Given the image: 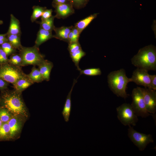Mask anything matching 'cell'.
Wrapping results in <instances>:
<instances>
[{"instance_id":"obj_1","label":"cell","mask_w":156,"mask_h":156,"mask_svg":"<svg viewBox=\"0 0 156 156\" xmlns=\"http://www.w3.org/2000/svg\"><path fill=\"white\" fill-rule=\"evenodd\" d=\"M0 107L7 108L14 114H18L28 119L30 114L23 98L22 93L15 89L8 88L1 91Z\"/></svg>"},{"instance_id":"obj_2","label":"cell","mask_w":156,"mask_h":156,"mask_svg":"<svg viewBox=\"0 0 156 156\" xmlns=\"http://www.w3.org/2000/svg\"><path fill=\"white\" fill-rule=\"evenodd\" d=\"M132 64L138 68L148 71L156 70V48L150 45L140 49L131 59Z\"/></svg>"},{"instance_id":"obj_3","label":"cell","mask_w":156,"mask_h":156,"mask_svg":"<svg viewBox=\"0 0 156 156\" xmlns=\"http://www.w3.org/2000/svg\"><path fill=\"white\" fill-rule=\"evenodd\" d=\"M107 82L110 90L117 96L125 99L128 97L126 90L128 83L131 81L130 78L127 76L124 69L110 73L107 76Z\"/></svg>"},{"instance_id":"obj_4","label":"cell","mask_w":156,"mask_h":156,"mask_svg":"<svg viewBox=\"0 0 156 156\" xmlns=\"http://www.w3.org/2000/svg\"><path fill=\"white\" fill-rule=\"evenodd\" d=\"M22 60L23 66L33 65L38 66L44 60V56L40 52L39 47L22 46L18 50Z\"/></svg>"},{"instance_id":"obj_5","label":"cell","mask_w":156,"mask_h":156,"mask_svg":"<svg viewBox=\"0 0 156 156\" xmlns=\"http://www.w3.org/2000/svg\"><path fill=\"white\" fill-rule=\"evenodd\" d=\"M27 76L21 67L9 62L0 64V78L13 85L18 79Z\"/></svg>"},{"instance_id":"obj_6","label":"cell","mask_w":156,"mask_h":156,"mask_svg":"<svg viewBox=\"0 0 156 156\" xmlns=\"http://www.w3.org/2000/svg\"><path fill=\"white\" fill-rule=\"evenodd\" d=\"M116 111L118 118L123 125H136L138 119L131 104L123 103L116 108Z\"/></svg>"},{"instance_id":"obj_7","label":"cell","mask_w":156,"mask_h":156,"mask_svg":"<svg viewBox=\"0 0 156 156\" xmlns=\"http://www.w3.org/2000/svg\"><path fill=\"white\" fill-rule=\"evenodd\" d=\"M132 101L131 105L135 114L138 116L146 118L151 115L148 112L142 93L137 87L134 88L132 92Z\"/></svg>"},{"instance_id":"obj_8","label":"cell","mask_w":156,"mask_h":156,"mask_svg":"<svg viewBox=\"0 0 156 156\" xmlns=\"http://www.w3.org/2000/svg\"><path fill=\"white\" fill-rule=\"evenodd\" d=\"M129 127L128 136L140 151H144L149 144L154 142L151 135L140 133L135 130L131 125Z\"/></svg>"},{"instance_id":"obj_9","label":"cell","mask_w":156,"mask_h":156,"mask_svg":"<svg viewBox=\"0 0 156 156\" xmlns=\"http://www.w3.org/2000/svg\"><path fill=\"white\" fill-rule=\"evenodd\" d=\"M28 119L18 114H14L8 122L10 129V141H15L21 136L24 125Z\"/></svg>"},{"instance_id":"obj_10","label":"cell","mask_w":156,"mask_h":156,"mask_svg":"<svg viewBox=\"0 0 156 156\" xmlns=\"http://www.w3.org/2000/svg\"><path fill=\"white\" fill-rule=\"evenodd\" d=\"M139 88L148 112L149 113L154 114L156 112V90L147 88Z\"/></svg>"},{"instance_id":"obj_11","label":"cell","mask_w":156,"mask_h":156,"mask_svg":"<svg viewBox=\"0 0 156 156\" xmlns=\"http://www.w3.org/2000/svg\"><path fill=\"white\" fill-rule=\"evenodd\" d=\"M148 71L145 69L137 68L133 71L132 77L130 78L131 82L150 88L151 79Z\"/></svg>"},{"instance_id":"obj_12","label":"cell","mask_w":156,"mask_h":156,"mask_svg":"<svg viewBox=\"0 0 156 156\" xmlns=\"http://www.w3.org/2000/svg\"><path fill=\"white\" fill-rule=\"evenodd\" d=\"M56 13L55 17L57 18H65L75 12L74 8L70 3L55 4L52 3Z\"/></svg>"},{"instance_id":"obj_13","label":"cell","mask_w":156,"mask_h":156,"mask_svg":"<svg viewBox=\"0 0 156 156\" xmlns=\"http://www.w3.org/2000/svg\"><path fill=\"white\" fill-rule=\"evenodd\" d=\"M77 82V79H74L72 88L67 96L62 112V114L66 122H68L69 120L72 107L71 95L74 86Z\"/></svg>"},{"instance_id":"obj_14","label":"cell","mask_w":156,"mask_h":156,"mask_svg":"<svg viewBox=\"0 0 156 156\" xmlns=\"http://www.w3.org/2000/svg\"><path fill=\"white\" fill-rule=\"evenodd\" d=\"M53 66L52 62L45 59L38 66L44 81H48L50 80L51 72Z\"/></svg>"},{"instance_id":"obj_15","label":"cell","mask_w":156,"mask_h":156,"mask_svg":"<svg viewBox=\"0 0 156 156\" xmlns=\"http://www.w3.org/2000/svg\"><path fill=\"white\" fill-rule=\"evenodd\" d=\"M72 27V26H62L60 27H56L55 26L53 30L55 34L53 35V38L68 43V36L71 30Z\"/></svg>"},{"instance_id":"obj_16","label":"cell","mask_w":156,"mask_h":156,"mask_svg":"<svg viewBox=\"0 0 156 156\" xmlns=\"http://www.w3.org/2000/svg\"><path fill=\"white\" fill-rule=\"evenodd\" d=\"M53 38V35L51 31L45 30L40 27L37 33L35 45L39 47L42 44Z\"/></svg>"},{"instance_id":"obj_17","label":"cell","mask_w":156,"mask_h":156,"mask_svg":"<svg viewBox=\"0 0 156 156\" xmlns=\"http://www.w3.org/2000/svg\"><path fill=\"white\" fill-rule=\"evenodd\" d=\"M34 83L27 76L18 79L13 85L14 89L19 92L22 93L23 91Z\"/></svg>"},{"instance_id":"obj_18","label":"cell","mask_w":156,"mask_h":156,"mask_svg":"<svg viewBox=\"0 0 156 156\" xmlns=\"http://www.w3.org/2000/svg\"><path fill=\"white\" fill-rule=\"evenodd\" d=\"M10 16V26L7 34L21 35V31L19 21L12 14H11Z\"/></svg>"},{"instance_id":"obj_19","label":"cell","mask_w":156,"mask_h":156,"mask_svg":"<svg viewBox=\"0 0 156 156\" xmlns=\"http://www.w3.org/2000/svg\"><path fill=\"white\" fill-rule=\"evenodd\" d=\"M98 14L95 13L91 15L86 18L80 21L75 24V26L78 29L81 33L91 21L96 17Z\"/></svg>"},{"instance_id":"obj_20","label":"cell","mask_w":156,"mask_h":156,"mask_svg":"<svg viewBox=\"0 0 156 156\" xmlns=\"http://www.w3.org/2000/svg\"><path fill=\"white\" fill-rule=\"evenodd\" d=\"M27 76L34 83H40L44 81L39 69L35 66L32 68L31 72L27 74Z\"/></svg>"},{"instance_id":"obj_21","label":"cell","mask_w":156,"mask_h":156,"mask_svg":"<svg viewBox=\"0 0 156 156\" xmlns=\"http://www.w3.org/2000/svg\"><path fill=\"white\" fill-rule=\"evenodd\" d=\"M10 129L8 122L3 123L0 127V141H10Z\"/></svg>"},{"instance_id":"obj_22","label":"cell","mask_w":156,"mask_h":156,"mask_svg":"<svg viewBox=\"0 0 156 156\" xmlns=\"http://www.w3.org/2000/svg\"><path fill=\"white\" fill-rule=\"evenodd\" d=\"M86 54L85 52L82 49L70 54V57L72 61L79 71L81 69L79 66V63L81 59Z\"/></svg>"},{"instance_id":"obj_23","label":"cell","mask_w":156,"mask_h":156,"mask_svg":"<svg viewBox=\"0 0 156 156\" xmlns=\"http://www.w3.org/2000/svg\"><path fill=\"white\" fill-rule=\"evenodd\" d=\"M20 36V35L7 34L8 41L16 50H19L22 46L21 43Z\"/></svg>"},{"instance_id":"obj_24","label":"cell","mask_w":156,"mask_h":156,"mask_svg":"<svg viewBox=\"0 0 156 156\" xmlns=\"http://www.w3.org/2000/svg\"><path fill=\"white\" fill-rule=\"evenodd\" d=\"M55 16H52L49 18L40 22H38L40 24L41 28L44 29L52 31L53 30L55 26L54 25V20L55 18Z\"/></svg>"},{"instance_id":"obj_25","label":"cell","mask_w":156,"mask_h":156,"mask_svg":"<svg viewBox=\"0 0 156 156\" xmlns=\"http://www.w3.org/2000/svg\"><path fill=\"white\" fill-rule=\"evenodd\" d=\"M14 115L7 108L0 107V120L3 123L8 122Z\"/></svg>"},{"instance_id":"obj_26","label":"cell","mask_w":156,"mask_h":156,"mask_svg":"<svg viewBox=\"0 0 156 156\" xmlns=\"http://www.w3.org/2000/svg\"><path fill=\"white\" fill-rule=\"evenodd\" d=\"M47 9L46 7H41L39 6H34L32 7L33 10L31 17L32 22L35 21L38 18L41 16L44 11Z\"/></svg>"},{"instance_id":"obj_27","label":"cell","mask_w":156,"mask_h":156,"mask_svg":"<svg viewBox=\"0 0 156 156\" xmlns=\"http://www.w3.org/2000/svg\"><path fill=\"white\" fill-rule=\"evenodd\" d=\"M8 62L16 66L21 67L23 66L22 59L19 53H16L10 55Z\"/></svg>"},{"instance_id":"obj_28","label":"cell","mask_w":156,"mask_h":156,"mask_svg":"<svg viewBox=\"0 0 156 156\" xmlns=\"http://www.w3.org/2000/svg\"><path fill=\"white\" fill-rule=\"evenodd\" d=\"M80 75L83 74L89 76L100 75L101 74V71L99 68H91L79 71Z\"/></svg>"},{"instance_id":"obj_29","label":"cell","mask_w":156,"mask_h":156,"mask_svg":"<svg viewBox=\"0 0 156 156\" xmlns=\"http://www.w3.org/2000/svg\"><path fill=\"white\" fill-rule=\"evenodd\" d=\"M0 46L8 56L16 53V49L8 41L4 42Z\"/></svg>"},{"instance_id":"obj_30","label":"cell","mask_w":156,"mask_h":156,"mask_svg":"<svg viewBox=\"0 0 156 156\" xmlns=\"http://www.w3.org/2000/svg\"><path fill=\"white\" fill-rule=\"evenodd\" d=\"M89 0H69L74 8L80 9L84 7Z\"/></svg>"},{"instance_id":"obj_31","label":"cell","mask_w":156,"mask_h":156,"mask_svg":"<svg viewBox=\"0 0 156 156\" xmlns=\"http://www.w3.org/2000/svg\"><path fill=\"white\" fill-rule=\"evenodd\" d=\"M81 49L79 41L68 44V49L70 54L73 53Z\"/></svg>"},{"instance_id":"obj_32","label":"cell","mask_w":156,"mask_h":156,"mask_svg":"<svg viewBox=\"0 0 156 156\" xmlns=\"http://www.w3.org/2000/svg\"><path fill=\"white\" fill-rule=\"evenodd\" d=\"M3 50L0 45V64L8 62L9 58Z\"/></svg>"},{"instance_id":"obj_33","label":"cell","mask_w":156,"mask_h":156,"mask_svg":"<svg viewBox=\"0 0 156 156\" xmlns=\"http://www.w3.org/2000/svg\"><path fill=\"white\" fill-rule=\"evenodd\" d=\"M53 10L51 9H46L43 12L41 16V21H43L47 19L52 15V13Z\"/></svg>"},{"instance_id":"obj_34","label":"cell","mask_w":156,"mask_h":156,"mask_svg":"<svg viewBox=\"0 0 156 156\" xmlns=\"http://www.w3.org/2000/svg\"><path fill=\"white\" fill-rule=\"evenodd\" d=\"M151 79L150 88L156 90V75H150Z\"/></svg>"},{"instance_id":"obj_35","label":"cell","mask_w":156,"mask_h":156,"mask_svg":"<svg viewBox=\"0 0 156 156\" xmlns=\"http://www.w3.org/2000/svg\"><path fill=\"white\" fill-rule=\"evenodd\" d=\"M10 83L0 78V90L2 91L8 88Z\"/></svg>"},{"instance_id":"obj_36","label":"cell","mask_w":156,"mask_h":156,"mask_svg":"<svg viewBox=\"0 0 156 156\" xmlns=\"http://www.w3.org/2000/svg\"><path fill=\"white\" fill-rule=\"evenodd\" d=\"M71 30L73 33L75 41H78L79 37L81 33L75 26H72Z\"/></svg>"},{"instance_id":"obj_37","label":"cell","mask_w":156,"mask_h":156,"mask_svg":"<svg viewBox=\"0 0 156 156\" xmlns=\"http://www.w3.org/2000/svg\"><path fill=\"white\" fill-rule=\"evenodd\" d=\"M8 41L6 33L5 34H0V45Z\"/></svg>"},{"instance_id":"obj_38","label":"cell","mask_w":156,"mask_h":156,"mask_svg":"<svg viewBox=\"0 0 156 156\" xmlns=\"http://www.w3.org/2000/svg\"><path fill=\"white\" fill-rule=\"evenodd\" d=\"M70 3L69 0H53L52 3L60 4Z\"/></svg>"},{"instance_id":"obj_39","label":"cell","mask_w":156,"mask_h":156,"mask_svg":"<svg viewBox=\"0 0 156 156\" xmlns=\"http://www.w3.org/2000/svg\"><path fill=\"white\" fill-rule=\"evenodd\" d=\"M3 21L2 20H0V25L3 24Z\"/></svg>"},{"instance_id":"obj_40","label":"cell","mask_w":156,"mask_h":156,"mask_svg":"<svg viewBox=\"0 0 156 156\" xmlns=\"http://www.w3.org/2000/svg\"><path fill=\"white\" fill-rule=\"evenodd\" d=\"M3 123L2 122V121L0 120V127L1 126L2 124Z\"/></svg>"}]
</instances>
